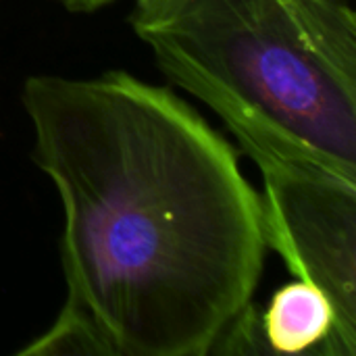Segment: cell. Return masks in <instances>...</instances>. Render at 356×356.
<instances>
[{
    "mask_svg": "<svg viewBox=\"0 0 356 356\" xmlns=\"http://www.w3.org/2000/svg\"><path fill=\"white\" fill-rule=\"evenodd\" d=\"M21 100L63 200V309L111 356L209 355L252 302L267 248L232 144L127 71L33 75Z\"/></svg>",
    "mask_w": 356,
    "mask_h": 356,
    "instance_id": "1",
    "label": "cell"
},
{
    "mask_svg": "<svg viewBox=\"0 0 356 356\" xmlns=\"http://www.w3.org/2000/svg\"><path fill=\"white\" fill-rule=\"evenodd\" d=\"M161 71L211 106L242 150L356 181V15L350 0H136Z\"/></svg>",
    "mask_w": 356,
    "mask_h": 356,
    "instance_id": "2",
    "label": "cell"
},
{
    "mask_svg": "<svg viewBox=\"0 0 356 356\" xmlns=\"http://www.w3.org/2000/svg\"><path fill=\"white\" fill-rule=\"evenodd\" d=\"M263 173L265 244L290 271L319 288L334 332L319 356L356 355V181L321 165L246 150Z\"/></svg>",
    "mask_w": 356,
    "mask_h": 356,
    "instance_id": "3",
    "label": "cell"
},
{
    "mask_svg": "<svg viewBox=\"0 0 356 356\" xmlns=\"http://www.w3.org/2000/svg\"><path fill=\"white\" fill-rule=\"evenodd\" d=\"M263 330L273 355H319L332 338L334 311L319 288L296 280L275 292Z\"/></svg>",
    "mask_w": 356,
    "mask_h": 356,
    "instance_id": "4",
    "label": "cell"
},
{
    "mask_svg": "<svg viewBox=\"0 0 356 356\" xmlns=\"http://www.w3.org/2000/svg\"><path fill=\"white\" fill-rule=\"evenodd\" d=\"M21 356H111L106 344L96 334V330L77 317L75 313L63 309L52 327L35 338L29 346L19 350Z\"/></svg>",
    "mask_w": 356,
    "mask_h": 356,
    "instance_id": "5",
    "label": "cell"
},
{
    "mask_svg": "<svg viewBox=\"0 0 356 356\" xmlns=\"http://www.w3.org/2000/svg\"><path fill=\"white\" fill-rule=\"evenodd\" d=\"M209 355H273L265 338L263 313L252 302L246 305L217 338Z\"/></svg>",
    "mask_w": 356,
    "mask_h": 356,
    "instance_id": "6",
    "label": "cell"
},
{
    "mask_svg": "<svg viewBox=\"0 0 356 356\" xmlns=\"http://www.w3.org/2000/svg\"><path fill=\"white\" fill-rule=\"evenodd\" d=\"M54 2H58L63 8H67L71 13H94L115 0H54Z\"/></svg>",
    "mask_w": 356,
    "mask_h": 356,
    "instance_id": "7",
    "label": "cell"
}]
</instances>
